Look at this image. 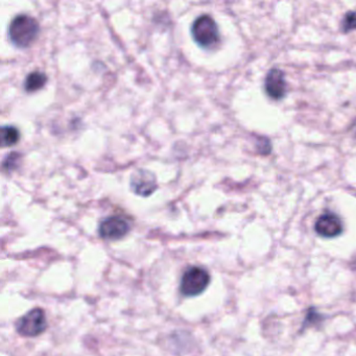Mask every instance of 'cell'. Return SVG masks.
I'll return each mask as SVG.
<instances>
[{
    "label": "cell",
    "mask_w": 356,
    "mask_h": 356,
    "mask_svg": "<svg viewBox=\"0 0 356 356\" xmlns=\"http://www.w3.org/2000/svg\"><path fill=\"white\" fill-rule=\"evenodd\" d=\"M131 231V224L123 216H112L101 220L99 233L103 240H119L128 236Z\"/></svg>",
    "instance_id": "5"
},
{
    "label": "cell",
    "mask_w": 356,
    "mask_h": 356,
    "mask_svg": "<svg viewBox=\"0 0 356 356\" xmlns=\"http://www.w3.org/2000/svg\"><path fill=\"white\" fill-rule=\"evenodd\" d=\"M157 181L154 175L147 170H139L131 178V188L139 196H148L157 190Z\"/></svg>",
    "instance_id": "8"
},
{
    "label": "cell",
    "mask_w": 356,
    "mask_h": 356,
    "mask_svg": "<svg viewBox=\"0 0 356 356\" xmlns=\"http://www.w3.org/2000/svg\"><path fill=\"white\" fill-rule=\"evenodd\" d=\"M192 34L194 41L204 49H214L220 40V31L216 20L206 14L199 16L194 20L192 23Z\"/></svg>",
    "instance_id": "3"
},
{
    "label": "cell",
    "mask_w": 356,
    "mask_h": 356,
    "mask_svg": "<svg viewBox=\"0 0 356 356\" xmlns=\"http://www.w3.org/2000/svg\"><path fill=\"white\" fill-rule=\"evenodd\" d=\"M264 90L270 99L280 101L283 99L288 92V85H286L285 75L281 69H270L266 73L264 79Z\"/></svg>",
    "instance_id": "6"
},
{
    "label": "cell",
    "mask_w": 356,
    "mask_h": 356,
    "mask_svg": "<svg viewBox=\"0 0 356 356\" xmlns=\"http://www.w3.org/2000/svg\"><path fill=\"white\" fill-rule=\"evenodd\" d=\"M39 33L40 25L37 20L25 14L16 16L9 27L10 39L20 49L31 47Z\"/></svg>",
    "instance_id": "1"
},
{
    "label": "cell",
    "mask_w": 356,
    "mask_h": 356,
    "mask_svg": "<svg viewBox=\"0 0 356 356\" xmlns=\"http://www.w3.org/2000/svg\"><path fill=\"white\" fill-rule=\"evenodd\" d=\"M210 274L202 266H192L185 270L181 277L180 292L185 297H196L208 288Z\"/></svg>",
    "instance_id": "2"
},
{
    "label": "cell",
    "mask_w": 356,
    "mask_h": 356,
    "mask_svg": "<svg viewBox=\"0 0 356 356\" xmlns=\"http://www.w3.org/2000/svg\"><path fill=\"white\" fill-rule=\"evenodd\" d=\"M20 140V132L13 125H3L1 129V144L3 148L13 147Z\"/></svg>",
    "instance_id": "10"
},
{
    "label": "cell",
    "mask_w": 356,
    "mask_h": 356,
    "mask_svg": "<svg viewBox=\"0 0 356 356\" xmlns=\"http://www.w3.org/2000/svg\"><path fill=\"white\" fill-rule=\"evenodd\" d=\"M47 77L44 73L41 71H33L27 75L25 81V89L29 93L36 92L45 86Z\"/></svg>",
    "instance_id": "9"
},
{
    "label": "cell",
    "mask_w": 356,
    "mask_h": 356,
    "mask_svg": "<svg viewBox=\"0 0 356 356\" xmlns=\"http://www.w3.org/2000/svg\"><path fill=\"white\" fill-rule=\"evenodd\" d=\"M342 29L344 33H350V31L356 29V12L349 11L344 16L343 21H342Z\"/></svg>",
    "instance_id": "11"
},
{
    "label": "cell",
    "mask_w": 356,
    "mask_h": 356,
    "mask_svg": "<svg viewBox=\"0 0 356 356\" xmlns=\"http://www.w3.org/2000/svg\"><path fill=\"white\" fill-rule=\"evenodd\" d=\"M47 319L44 310L34 308L16 324V330L21 337L36 338L47 330Z\"/></svg>",
    "instance_id": "4"
},
{
    "label": "cell",
    "mask_w": 356,
    "mask_h": 356,
    "mask_svg": "<svg viewBox=\"0 0 356 356\" xmlns=\"http://www.w3.org/2000/svg\"><path fill=\"white\" fill-rule=\"evenodd\" d=\"M343 222L339 216L333 212H325L321 214L315 224V230L320 236L325 238H333L343 232Z\"/></svg>",
    "instance_id": "7"
}]
</instances>
